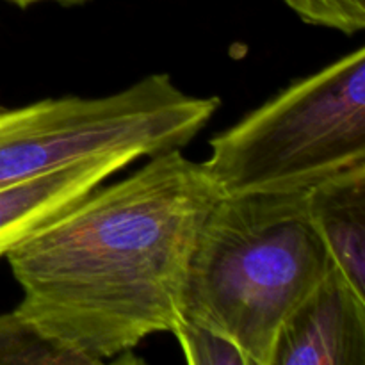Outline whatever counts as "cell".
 I'll return each instance as SVG.
<instances>
[{
	"label": "cell",
	"instance_id": "obj_10",
	"mask_svg": "<svg viewBox=\"0 0 365 365\" xmlns=\"http://www.w3.org/2000/svg\"><path fill=\"white\" fill-rule=\"evenodd\" d=\"M305 24L327 27L342 34L365 29V0H284Z\"/></svg>",
	"mask_w": 365,
	"mask_h": 365
},
{
	"label": "cell",
	"instance_id": "obj_9",
	"mask_svg": "<svg viewBox=\"0 0 365 365\" xmlns=\"http://www.w3.org/2000/svg\"><path fill=\"white\" fill-rule=\"evenodd\" d=\"M171 334L192 365H250L241 349L216 331L191 319H182Z\"/></svg>",
	"mask_w": 365,
	"mask_h": 365
},
{
	"label": "cell",
	"instance_id": "obj_8",
	"mask_svg": "<svg viewBox=\"0 0 365 365\" xmlns=\"http://www.w3.org/2000/svg\"><path fill=\"white\" fill-rule=\"evenodd\" d=\"M0 365H89V362L45 337L14 309L0 314Z\"/></svg>",
	"mask_w": 365,
	"mask_h": 365
},
{
	"label": "cell",
	"instance_id": "obj_7",
	"mask_svg": "<svg viewBox=\"0 0 365 365\" xmlns=\"http://www.w3.org/2000/svg\"><path fill=\"white\" fill-rule=\"evenodd\" d=\"M307 209L327 246L330 266L365 296V164L309 189Z\"/></svg>",
	"mask_w": 365,
	"mask_h": 365
},
{
	"label": "cell",
	"instance_id": "obj_3",
	"mask_svg": "<svg viewBox=\"0 0 365 365\" xmlns=\"http://www.w3.org/2000/svg\"><path fill=\"white\" fill-rule=\"evenodd\" d=\"M365 164V48L359 46L210 139L221 196L303 192Z\"/></svg>",
	"mask_w": 365,
	"mask_h": 365
},
{
	"label": "cell",
	"instance_id": "obj_5",
	"mask_svg": "<svg viewBox=\"0 0 365 365\" xmlns=\"http://www.w3.org/2000/svg\"><path fill=\"white\" fill-rule=\"evenodd\" d=\"M273 365H365V296L328 267L285 323Z\"/></svg>",
	"mask_w": 365,
	"mask_h": 365
},
{
	"label": "cell",
	"instance_id": "obj_11",
	"mask_svg": "<svg viewBox=\"0 0 365 365\" xmlns=\"http://www.w3.org/2000/svg\"><path fill=\"white\" fill-rule=\"evenodd\" d=\"M7 2L25 9V7L34 6V4H39V2H56V4H61V6H78V4H84L88 2V0H7Z\"/></svg>",
	"mask_w": 365,
	"mask_h": 365
},
{
	"label": "cell",
	"instance_id": "obj_1",
	"mask_svg": "<svg viewBox=\"0 0 365 365\" xmlns=\"http://www.w3.org/2000/svg\"><path fill=\"white\" fill-rule=\"evenodd\" d=\"M220 196L182 150L98 185L7 252L24 294L16 310L89 365L171 334L184 319L200 227Z\"/></svg>",
	"mask_w": 365,
	"mask_h": 365
},
{
	"label": "cell",
	"instance_id": "obj_2",
	"mask_svg": "<svg viewBox=\"0 0 365 365\" xmlns=\"http://www.w3.org/2000/svg\"><path fill=\"white\" fill-rule=\"evenodd\" d=\"M330 267L307 191L220 196L200 227L184 287V317L273 365L289 317Z\"/></svg>",
	"mask_w": 365,
	"mask_h": 365
},
{
	"label": "cell",
	"instance_id": "obj_6",
	"mask_svg": "<svg viewBox=\"0 0 365 365\" xmlns=\"http://www.w3.org/2000/svg\"><path fill=\"white\" fill-rule=\"evenodd\" d=\"M127 153H103L0 187V257L134 163Z\"/></svg>",
	"mask_w": 365,
	"mask_h": 365
},
{
	"label": "cell",
	"instance_id": "obj_4",
	"mask_svg": "<svg viewBox=\"0 0 365 365\" xmlns=\"http://www.w3.org/2000/svg\"><path fill=\"white\" fill-rule=\"evenodd\" d=\"M220 109L217 96L185 93L168 73L113 95L59 96L0 109V187L103 153L135 160L182 150Z\"/></svg>",
	"mask_w": 365,
	"mask_h": 365
}]
</instances>
